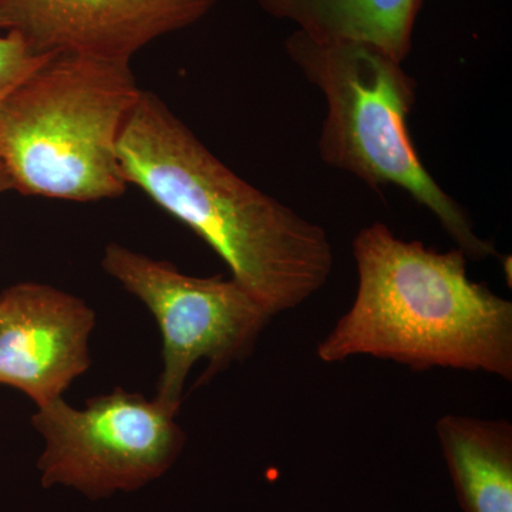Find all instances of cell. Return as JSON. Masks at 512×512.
Here are the masks:
<instances>
[{"instance_id": "1", "label": "cell", "mask_w": 512, "mask_h": 512, "mask_svg": "<svg viewBox=\"0 0 512 512\" xmlns=\"http://www.w3.org/2000/svg\"><path fill=\"white\" fill-rule=\"evenodd\" d=\"M128 185L187 225L272 316L328 284L326 229L239 177L157 94L143 90L119 143Z\"/></svg>"}, {"instance_id": "2", "label": "cell", "mask_w": 512, "mask_h": 512, "mask_svg": "<svg viewBox=\"0 0 512 512\" xmlns=\"http://www.w3.org/2000/svg\"><path fill=\"white\" fill-rule=\"evenodd\" d=\"M353 256L355 299L316 348L323 363L372 356L414 372L512 380V303L470 279L463 251L404 241L373 222L353 239Z\"/></svg>"}, {"instance_id": "3", "label": "cell", "mask_w": 512, "mask_h": 512, "mask_svg": "<svg viewBox=\"0 0 512 512\" xmlns=\"http://www.w3.org/2000/svg\"><path fill=\"white\" fill-rule=\"evenodd\" d=\"M141 92L127 60L50 56L0 106V163L13 190L74 202L121 197L120 137Z\"/></svg>"}, {"instance_id": "4", "label": "cell", "mask_w": 512, "mask_h": 512, "mask_svg": "<svg viewBox=\"0 0 512 512\" xmlns=\"http://www.w3.org/2000/svg\"><path fill=\"white\" fill-rule=\"evenodd\" d=\"M285 49L325 100L318 143L323 163L375 190L407 192L439 221L468 261L498 256L414 147L407 119L416 106L417 84L402 62L366 43L323 42L298 30L285 40Z\"/></svg>"}, {"instance_id": "5", "label": "cell", "mask_w": 512, "mask_h": 512, "mask_svg": "<svg viewBox=\"0 0 512 512\" xmlns=\"http://www.w3.org/2000/svg\"><path fill=\"white\" fill-rule=\"evenodd\" d=\"M101 265L156 319L163 360L156 399L175 414L192 367L204 360L207 367L198 384L211 382L252 355L274 318L234 278L187 275L171 262L116 242L104 249Z\"/></svg>"}, {"instance_id": "6", "label": "cell", "mask_w": 512, "mask_h": 512, "mask_svg": "<svg viewBox=\"0 0 512 512\" xmlns=\"http://www.w3.org/2000/svg\"><path fill=\"white\" fill-rule=\"evenodd\" d=\"M36 409L32 424L45 441L40 484L92 501L134 493L165 476L187 441L177 414L123 387L92 397L84 409L63 397Z\"/></svg>"}, {"instance_id": "7", "label": "cell", "mask_w": 512, "mask_h": 512, "mask_svg": "<svg viewBox=\"0 0 512 512\" xmlns=\"http://www.w3.org/2000/svg\"><path fill=\"white\" fill-rule=\"evenodd\" d=\"M220 0H0V32L36 53L127 60L160 37L195 25Z\"/></svg>"}, {"instance_id": "8", "label": "cell", "mask_w": 512, "mask_h": 512, "mask_svg": "<svg viewBox=\"0 0 512 512\" xmlns=\"http://www.w3.org/2000/svg\"><path fill=\"white\" fill-rule=\"evenodd\" d=\"M96 312L55 286L20 282L0 292V384L36 407L63 397L92 366Z\"/></svg>"}, {"instance_id": "9", "label": "cell", "mask_w": 512, "mask_h": 512, "mask_svg": "<svg viewBox=\"0 0 512 512\" xmlns=\"http://www.w3.org/2000/svg\"><path fill=\"white\" fill-rule=\"evenodd\" d=\"M272 18L323 42H359L404 63L426 0H255Z\"/></svg>"}, {"instance_id": "10", "label": "cell", "mask_w": 512, "mask_h": 512, "mask_svg": "<svg viewBox=\"0 0 512 512\" xmlns=\"http://www.w3.org/2000/svg\"><path fill=\"white\" fill-rule=\"evenodd\" d=\"M436 434L461 510L512 512L510 421L446 414Z\"/></svg>"}, {"instance_id": "11", "label": "cell", "mask_w": 512, "mask_h": 512, "mask_svg": "<svg viewBox=\"0 0 512 512\" xmlns=\"http://www.w3.org/2000/svg\"><path fill=\"white\" fill-rule=\"evenodd\" d=\"M50 56L36 53L18 33L0 35V106Z\"/></svg>"}, {"instance_id": "12", "label": "cell", "mask_w": 512, "mask_h": 512, "mask_svg": "<svg viewBox=\"0 0 512 512\" xmlns=\"http://www.w3.org/2000/svg\"><path fill=\"white\" fill-rule=\"evenodd\" d=\"M10 190H13L12 180H10L6 168L3 167L2 163H0V195L5 194V192Z\"/></svg>"}]
</instances>
